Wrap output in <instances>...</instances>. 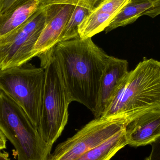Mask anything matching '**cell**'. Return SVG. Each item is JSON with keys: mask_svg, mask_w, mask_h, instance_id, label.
<instances>
[{"mask_svg": "<svg viewBox=\"0 0 160 160\" xmlns=\"http://www.w3.org/2000/svg\"><path fill=\"white\" fill-rule=\"evenodd\" d=\"M71 101L95 114L101 81L110 55L91 38L79 36L59 42L53 48Z\"/></svg>", "mask_w": 160, "mask_h": 160, "instance_id": "obj_1", "label": "cell"}, {"mask_svg": "<svg viewBox=\"0 0 160 160\" xmlns=\"http://www.w3.org/2000/svg\"><path fill=\"white\" fill-rule=\"evenodd\" d=\"M159 107L160 62L146 59L129 72L101 117L133 116Z\"/></svg>", "mask_w": 160, "mask_h": 160, "instance_id": "obj_2", "label": "cell"}, {"mask_svg": "<svg viewBox=\"0 0 160 160\" xmlns=\"http://www.w3.org/2000/svg\"><path fill=\"white\" fill-rule=\"evenodd\" d=\"M38 57L40 59L41 67L45 69V78L37 130L42 140L52 146L67 124L68 107L72 101L53 48Z\"/></svg>", "mask_w": 160, "mask_h": 160, "instance_id": "obj_3", "label": "cell"}, {"mask_svg": "<svg viewBox=\"0 0 160 160\" xmlns=\"http://www.w3.org/2000/svg\"><path fill=\"white\" fill-rule=\"evenodd\" d=\"M0 131L16 150L18 160H48L52 146L40 137L26 113L0 90Z\"/></svg>", "mask_w": 160, "mask_h": 160, "instance_id": "obj_4", "label": "cell"}, {"mask_svg": "<svg viewBox=\"0 0 160 160\" xmlns=\"http://www.w3.org/2000/svg\"><path fill=\"white\" fill-rule=\"evenodd\" d=\"M45 78L43 68L29 63L0 69V90L22 108L37 129L41 116Z\"/></svg>", "mask_w": 160, "mask_h": 160, "instance_id": "obj_5", "label": "cell"}, {"mask_svg": "<svg viewBox=\"0 0 160 160\" xmlns=\"http://www.w3.org/2000/svg\"><path fill=\"white\" fill-rule=\"evenodd\" d=\"M132 116L117 115L95 118L74 136L57 146L48 160H74L124 130Z\"/></svg>", "mask_w": 160, "mask_h": 160, "instance_id": "obj_6", "label": "cell"}, {"mask_svg": "<svg viewBox=\"0 0 160 160\" xmlns=\"http://www.w3.org/2000/svg\"><path fill=\"white\" fill-rule=\"evenodd\" d=\"M45 22V8H39L20 27L0 37V69L19 66L34 57V48Z\"/></svg>", "mask_w": 160, "mask_h": 160, "instance_id": "obj_7", "label": "cell"}, {"mask_svg": "<svg viewBox=\"0 0 160 160\" xmlns=\"http://www.w3.org/2000/svg\"><path fill=\"white\" fill-rule=\"evenodd\" d=\"M75 7L71 5L55 4L43 7L46 10V22L34 48V57L49 51L60 42Z\"/></svg>", "mask_w": 160, "mask_h": 160, "instance_id": "obj_8", "label": "cell"}, {"mask_svg": "<svg viewBox=\"0 0 160 160\" xmlns=\"http://www.w3.org/2000/svg\"><path fill=\"white\" fill-rule=\"evenodd\" d=\"M128 145L133 147L152 144L160 137V107L132 116L125 128Z\"/></svg>", "mask_w": 160, "mask_h": 160, "instance_id": "obj_9", "label": "cell"}, {"mask_svg": "<svg viewBox=\"0 0 160 160\" xmlns=\"http://www.w3.org/2000/svg\"><path fill=\"white\" fill-rule=\"evenodd\" d=\"M127 60L110 56L101 81L95 118L101 117L129 73Z\"/></svg>", "mask_w": 160, "mask_h": 160, "instance_id": "obj_10", "label": "cell"}, {"mask_svg": "<svg viewBox=\"0 0 160 160\" xmlns=\"http://www.w3.org/2000/svg\"><path fill=\"white\" fill-rule=\"evenodd\" d=\"M131 0H103L84 19L79 26L81 38H92L104 31Z\"/></svg>", "mask_w": 160, "mask_h": 160, "instance_id": "obj_11", "label": "cell"}, {"mask_svg": "<svg viewBox=\"0 0 160 160\" xmlns=\"http://www.w3.org/2000/svg\"><path fill=\"white\" fill-rule=\"evenodd\" d=\"M159 15L160 0L130 2L117 15L104 31L108 33L118 27L131 24L142 16H148L153 18Z\"/></svg>", "mask_w": 160, "mask_h": 160, "instance_id": "obj_12", "label": "cell"}, {"mask_svg": "<svg viewBox=\"0 0 160 160\" xmlns=\"http://www.w3.org/2000/svg\"><path fill=\"white\" fill-rule=\"evenodd\" d=\"M39 8V0L16 1L7 11L0 15V37L20 27Z\"/></svg>", "mask_w": 160, "mask_h": 160, "instance_id": "obj_13", "label": "cell"}, {"mask_svg": "<svg viewBox=\"0 0 160 160\" xmlns=\"http://www.w3.org/2000/svg\"><path fill=\"white\" fill-rule=\"evenodd\" d=\"M127 145L125 129L74 160H111Z\"/></svg>", "mask_w": 160, "mask_h": 160, "instance_id": "obj_14", "label": "cell"}, {"mask_svg": "<svg viewBox=\"0 0 160 160\" xmlns=\"http://www.w3.org/2000/svg\"><path fill=\"white\" fill-rule=\"evenodd\" d=\"M89 12V10L84 8L75 7L69 20L60 38V42L66 41L79 36V26Z\"/></svg>", "mask_w": 160, "mask_h": 160, "instance_id": "obj_15", "label": "cell"}, {"mask_svg": "<svg viewBox=\"0 0 160 160\" xmlns=\"http://www.w3.org/2000/svg\"><path fill=\"white\" fill-rule=\"evenodd\" d=\"M39 7L55 4L71 5L86 8L92 11L103 0H39Z\"/></svg>", "mask_w": 160, "mask_h": 160, "instance_id": "obj_16", "label": "cell"}, {"mask_svg": "<svg viewBox=\"0 0 160 160\" xmlns=\"http://www.w3.org/2000/svg\"><path fill=\"white\" fill-rule=\"evenodd\" d=\"M151 145V153L145 160H160V137Z\"/></svg>", "mask_w": 160, "mask_h": 160, "instance_id": "obj_17", "label": "cell"}, {"mask_svg": "<svg viewBox=\"0 0 160 160\" xmlns=\"http://www.w3.org/2000/svg\"><path fill=\"white\" fill-rule=\"evenodd\" d=\"M18 0H0V15L7 11Z\"/></svg>", "mask_w": 160, "mask_h": 160, "instance_id": "obj_18", "label": "cell"}, {"mask_svg": "<svg viewBox=\"0 0 160 160\" xmlns=\"http://www.w3.org/2000/svg\"><path fill=\"white\" fill-rule=\"evenodd\" d=\"M6 138L0 131V150L6 148Z\"/></svg>", "mask_w": 160, "mask_h": 160, "instance_id": "obj_19", "label": "cell"}, {"mask_svg": "<svg viewBox=\"0 0 160 160\" xmlns=\"http://www.w3.org/2000/svg\"><path fill=\"white\" fill-rule=\"evenodd\" d=\"M9 155L7 152H2L1 150H0V160H10L9 158Z\"/></svg>", "mask_w": 160, "mask_h": 160, "instance_id": "obj_20", "label": "cell"}, {"mask_svg": "<svg viewBox=\"0 0 160 160\" xmlns=\"http://www.w3.org/2000/svg\"><path fill=\"white\" fill-rule=\"evenodd\" d=\"M144 1V0H131L130 2H140V1Z\"/></svg>", "mask_w": 160, "mask_h": 160, "instance_id": "obj_21", "label": "cell"}]
</instances>
